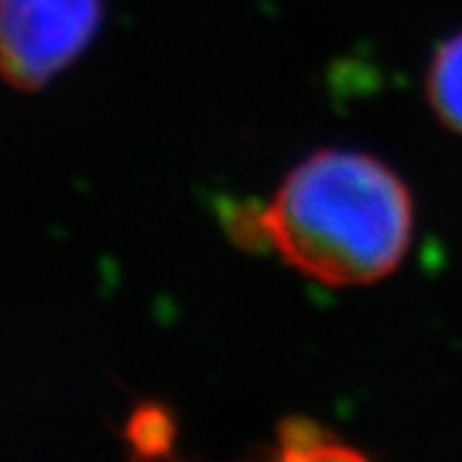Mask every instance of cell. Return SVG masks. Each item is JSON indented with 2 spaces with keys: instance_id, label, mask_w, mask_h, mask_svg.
I'll return each mask as SVG.
<instances>
[{
  "instance_id": "277c9868",
  "label": "cell",
  "mask_w": 462,
  "mask_h": 462,
  "mask_svg": "<svg viewBox=\"0 0 462 462\" xmlns=\"http://www.w3.org/2000/svg\"><path fill=\"white\" fill-rule=\"evenodd\" d=\"M281 445L285 447L288 457H300L303 447H309L306 457H327V455H342V449L337 445V439H331L324 434V430H319L309 421H293L285 424L281 430Z\"/></svg>"
},
{
  "instance_id": "3957f363",
  "label": "cell",
  "mask_w": 462,
  "mask_h": 462,
  "mask_svg": "<svg viewBox=\"0 0 462 462\" xmlns=\"http://www.w3.org/2000/svg\"><path fill=\"white\" fill-rule=\"evenodd\" d=\"M431 108L447 129L462 134V32L437 50L427 75Z\"/></svg>"
},
{
  "instance_id": "7a4b0ae2",
  "label": "cell",
  "mask_w": 462,
  "mask_h": 462,
  "mask_svg": "<svg viewBox=\"0 0 462 462\" xmlns=\"http://www.w3.org/2000/svg\"><path fill=\"white\" fill-rule=\"evenodd\" d=\"M100 0H0V78L39 90L98 32Z\"/></svg>"
},
{
  "instance_id": "6da1fadb",
  "label": "cell",
  "mask_w": 462,
  "mask_h": 462,
  "mask_svg": "<svg viewBox=\"0 0 462 462\" xmlns=\"http://www.w3.org/2000/svg\"><path fill=\"white\" fill-rule=\"evenodd\" d=\"M413 231L411 196L380 160L360 152H316L282 180L275 199L234 214L242 242L275 249L306 278L365 285L391 275Z\"/></svg>"
}]
</instances>
